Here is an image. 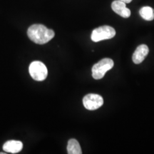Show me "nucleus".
I'll return each instance as SVG.
<instances>
[{
  "label": "nucleus",
  "mask_w": 154,
  "mask_h": 154,
  "mask_svg": "<svg viewBox=\"0 0 154 154\" xmlns=\"http://www.w3.org/2000/svg\"><path fill=\"white\" fill-rule=\"evenodd\" d=\"M111 8L115 13L124 18H128L131 16V11L126 7V3L119 0L113 2L111 4Z\"/></svg>",
  "instance_id": "obj_6"
},
{
  "label": "nucleus",
  "mask_w": 154,
  "mask_h": 154,
  "mask_svg": "<svg viewBox=\"0 0 154 154\" xmlns=\"http://www.w3.org/2000/svg\"><path fill=\"white\" fill-rule=\"evenodd\" d=\"M114 66V63L111 59L105 58L96 63L92 67V76L94 79H101L104 76L108 71L111 70Z\"/></svg>",
  "instance_id": "obj_2"
},
{
  "label": "nucleus",
  "mask_w": 154,
  "mask_h": 154,
  "mask_svg": "<svg viewBox=\"0 0 154 154\" xmlns=\"http://www.w3.org/2000/svg\"><path fill=\"white\" fill-rule=\"evenodd\" d=\"M140 17L146 21H152L154 19V10L151 7H143L140 9Z\"/></svg>",
  "instance_id": "obj_10"
},
{
  "label": "nucleus",
  "mask_w": 154,
  "mask_h": 154,
  "mask_svg": "<svg viewBox=\"0 0 154 154\" xmlns=\"http://www.w3.org/2000/svg\"><path fill=\"white\" fill-rule=\"evenodd\" d=\"M149 47L146 44H141L138 46L136 51L133 54V61L136 64H139L145 59V58L149 54Z\"/></svg>",
  "instance_id": "obj_7"
},
{
  "label": "nucleus",
  "mask_w": 154,
  "mask_h": 154,
  "mask_svg": "<svg viewBox=\"0 0 154 154\" xmlns=\"http://www.w3.org/2000/svg\"><path fill=\"white\" fill-rule=\"evenodd\" d=\"M23 149V143L19 140H8L4 144L3 150L7 153H17Z\"/></svg>",
  "instance_id": "obj_8"
},
{
  "label": "nucleus",
  "mask_w": 154,
  "mask_h": 154,
  "mask_svg": "<svg viewBox=\"0 0 154 154\" xmlns=\"http://www.w3.org/2000/svg\"><path fill=\"white\" fill-rule=\"evenodd\" d=\"M116 31L110 26H102L94 29L91 33V40L94 42H99L103 40L110 39L114 37Z\"/></svg>",
  "instance_id": "obj_4"
},
{
  "label": "nucleus",
  "mask_w": 154,
  "mask_h": 154,
  "mask_svg": "<svg viewBox=\"0 0 154 154\" xmlns=\"http://www.w3.org/2000/svg\"><path fill=\"white\" fill-rule=\"evenodd\" d=\"M83 104L87 110L94 111L103 104V99L99 94H89L83 99Z\"/></svg>",
  "instance_id": "obj_5"
},
{
  "label": "nucleus",
  "mask_w": 154,
  "mask_h": 154,
  "mask_svg": "<svg viewBox=\"0 0 154 154\" xmlns=\"http://www.w3.org/2000/svg\"><path fill=\"white\" fill-rule=\"evenodd\" d=\"M29 74L32 78L35 81L42 82L45 80L48 74V71L45 64L41 61H35L29 65Z\"/></svg>",
  "instance_id": "obj_3"
},
{
  "label": "nucleus",
  "mask_w": 154,
  "mask_h": 154,
  "mask_svg": "<svg viewBox=\"0 0 154 154\" xmlns=\"http://www.w3.org/2000/svg\"><path fill=\"white\" fill-rule=\"evenodd\" d=\"M67 152L69 154H82V149L81 146L74 138H72L69 140L68 145H67Z\"/></svg>",
  "instance_id": "obj_9"
},
{
  "label": "nucleus",
  "mask_w": 154,
  "mask_h": 154,
  "mask_svg": "<svg viewBox=\"0 0 154 154\" xmlns=\"http://www.w3.org/2000/svg\"><path fill=\"white\" fill-rule=\"evenodd\" d=\"M29 38L38 44H44L49 42L54 36L53 30L49 29L42 24H33L28 29Z\"/></svg>",
  "instance_id": "obj_1"
},
{
  "label": "nucleus",
  "mask_w": 154,
  "mask_h": 154,
  "mask_svg": "<svg viewBox=\"0 0 154 154\" xmlns=\"http://www.w3.org/2000/svg\"><path fill=\"white\" fill-rule=\"evenodd\" d=\"M119 1H121V2H123L127 4V3H130L132 0H119Z\"/></svg>",
  "instance_id": "obj_11"
}]
</instances>
